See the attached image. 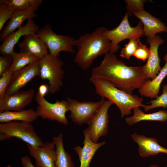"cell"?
<instances>
[{"instance_id": "cell-4", "label": "cell", "mask_w": 167, "mask_h": 167, "mask_svg": "<svg viewBox=\"0 0 167 167\" xmlns=\"http://www.w3.org/2000/svg\"><path fill=\"white\" fill-rule=\"evenodd\" d=\"M12 138L19 139L30 146L40 147L44 143L30 123L18 121L0 123V141Z\"/></svg>"}, {"instance_id": "cell-2", "label": "cell", "mask_w": 167, "mask_h": 167, "mask_svg": "<svg viewBox=\"0 0 167 167\" xmlns=\"http://www.w3.org/2000/svg\"><path fill=\"white\" fill-rule=\"evenodd\" d=\"M104 27L97 28L91 33L81 35L75 41L77 49L74 61L83 70L89 69L94 60L110 49V42L105 35Z\"/></svg>"}, {"instance_id": "cell-26", "label": "cell", "mask_w": 167, "mask_h": 167, "mask_svg": "<svg viewBox=\"0 0 167 167\" xmlns=\"http://www.w3.org/2000/svg\"><path fill=\"white\" fill-rule=\"evenodd\" d=\"M10 4L14 11L28 10L36 11L42 3L41 0H9Z\"/></svg>"}, {"instance_id": "cell-15", "label": "cell", "mask_w": 167, "mask_h": 167, "mask_svg": "<svg viewBox=\"0 0 167 167\" xmlns=\"http://www.w3.org/2000/svg\"><path fill=\"white\" fill-rule=\"evenodd\" d=\"M150 44V54L146 64L143 66L144 73L147 77L152 79L159 73L162 68L160 65V59L158 52L160 45L164 42V40L159 35L154 38L148 39Z\"/></svg>"}, {"instance_id": "cell-33", "label": "cell", "mask_w": 167, "mask_h": 167, "mask_svg": "<svg viewBox=\"0 0 167 167\" xmlns=\"http://www.w3.org/2000/svg\"><path fill=\"white\" fill-rule=\"evenodd\" d=\"M13 62L12 56L10 55L0 56V77L10 67Z\"/></svg>"}, {"instance_id": "cell-18", "label": "cell", "mask_w": 167, "mask_h": 167, "mask_svg": "<svg viewBox=\"0 0 167 167\" xmlns=\"http://www.w3.org/2000/svg\"><path fill=\"white\" fill-rule=\"evenodd\" d=\"M84 139L83 146L78 145L74 148V150L78 155L80 165L79 167H89L92 160L97 150L104 145L106 142L94 143L90 139L86 129L83 131Z\"/></svg>"}, {"instance_id": "cell-34", "label": "cell", "mask_w": 167, "mask_h": 167, "mask_svg": "<svg viewBox=\"0 0 167 167\" xmlns=\"http://www.w3.org/2000/svg\"><path fill=\"white\" fill-rule=\"evenodd\" d=\"M23 167H36L32 163L30 157L25 155L20 159Z\"/></svg>"}, {"instance_id": "cell-10", "label": "cell", "mask_w": 167, "mask_h": 167, "mask_svg": "<svg viewBox=\"0 0 167 167\" xmlns=\"http://www.w3.org/2000/svg\"><path fill=\"white\" fill-rule=\"evenodd\" d=\"M113 103L104 100L103 102L89 122L86 128L91 140L97 143L99 138L108 132L109 118L108 110Z\"/></svg>"}, {"instance_id": "cell-7", "label": "cell", "mask_w": 167, "mask_h": 167, "mask_svg": "<svg viewBox=\"0 0 167 167\" xmlns=\"http://www.w3.org/2000/svg\"><path fill=\"white\" fill-rule=\"evenodd\" d=\"M127 12L119 24L115 28L109 30L106 29L105 35L110 42V49L114 53L119 49V43L123 40L131 38L139 39L143 35V24L139 21L135 27H132L130 24Z\"/></svg>"}, {"instance_id": "cell-17", "label": "cell", "mask_w": 167, "mask_h": 167, "mask_svg": "<svg viewBox=\"0 0 167 167\" xmlns=\"http://www.w3.org/2000/svg\"><path fill=\"white\" fill-rule=\"evenodd\" d=\"M133 14L142 23L143 35L147 36L148 39L154 38L157 33L167 32L165 25L144 10L134 12Z\"/></svg>"}, {"instance_id": "cell-21", "label": "cell", "mask_w": 167, "mask_h": 167, "mask_svg": "<svg viewBox=\"0 0 167 167\" xmlns=\"http://www.w3.org/2000/svg\"><path fill=\"white\" fill-rule=\"evenodd\" d=\"M167 75V62L157 75L152 80H148L138 89L140 95L151 98L158 96L161 84Z\"/></svg>"}, {"instance_id": "cell-3", "label": "cell", "mask_w": 167, "mask_h": 167, "mask_svg": "<svg viewBox=\"0 0 167 167\" xmlns=\"http://www.w3.org/2000/svg\"><path fill=\"white\" fill-rule=\"evenodd\" d=\"M89 81L93 85L96 92L101 98H106L119 109L122 118L130 115L136 107H144L143 99L128 94L115 87L106 80L91 77Z\"/></svg>"}, {"instance_id": "cell-11", "label": "cell", "mask_w": 167, "mask_h": 167, "mask_svg": "<svg viewBox=\"0 0 167 167\" xmlns=\"http://www.w3.org/2000/svg\"><path fill=\"white\" fill-rule=\"evenodd\" d=\"M39 75V61L30 64L15 72L12 75L4 97L12 95L21 90L33 79Z\"/></svg>"}, {"instance_id": "cell-35", "label": "cell", "mask_w": 167, "mask_h": 167, "mask_svg": "<svg viewBox=\"0 0 167 167\" xmlns=\"http://www.w3.org/2000/svg\"><path fill=\"white\" fill-rule=\"evenodd\" d=\"M49 86L44 84L40 86L37 92L41 96L44 97L49 92Z\"/></svg>"}, {"instance_id": "cell-20", "label": "cell", "mask_w": 167, "mask_h": 167, "mask_svg": "<svg viewBox=\"0 0 167 167\" xmlns=\"http://www.w3.org/2000/svg\"><path fill=\"white\" fill-rule=\"evenodd\" d=\"M36 11L34 9H31L25 11H15L6 26L0 33V41H2L7 36L21 27L24 21L37 17V15L35 13Z\"/></svg>"}, {"instance_id": "cell-16", "label": "cell", "mask_w": 167, "mask_h": 167, "mask_svg": "<svg viewBox=\"0 0 167 167\" xmlns=\"http://www.w3.org/2000/svg\"><path fill=\"white\" fill-rule=\"evenodd\" d=\"M18 46L19 52L30 54L40 59L49 53L46 44L36 33L24 36Z\"/></svg>"}, {"instance_id": "cell-13", "label": "cell", "mask_w": 167, "mask_h": 167, "mask_svg": "<svg viewBox=\"0 0 167 167\" xmlns=\"http://www.w3.org/2000/svg\"><path fill=\"white\" fill-rule=\"evenodd\" d=\"M34 96L35 91L33 89L21 90L0 100V112L24 110L26 106L32 102Z\"/></svg>"}, {"instance_id": "cell-25", "label": "cell", "mask_w": 167, "mask_h": 167, "mask_svg": "<svg viewBox=\"0 0 167 167\" xmlns=\"http://www.w3.org/2000/svg\"><path fill=\"white\" fill-rule=\"evenodd\" d=\"M12 56L13 62L8 69L13 73L40 60L34 55L21 52L17 53L15 51Z\"/></svg>"}, {"instance_id": "cell-6", "label": "cell", "mask_w": 167, "mask_h": 167, "mask_svg": "<svg viewBox=\"0 0 167 167\" xmlns=\"http://www.w3.org/2000/svg\"><path fill=\"white\" fill-rule=\"evenodd\" d=\"M36 34L45 43L49 54L52 55L59 57L60 53L62 51L72 54L75 52L73 48L75 40L67 35L56 34L53 32L52 26L49 23L39 29Z\"/></svg>"}, {"instance_id": "cell-12", "label": "cell", "mask_w": 167, "mask_h": 167, "mask_svg": "<svg viewBox=\"0 0 167 167\" xmlns=\"http://www.w3.org/2000/svg\"><path fill=\"white\" fill-rule=\"evenodd\" d=\"M27 145L30 156L35 160L36 167H56L57 153L53 141L46 142L40 147Z\"/></svg>"}, {"instance_id": "cell-9", "label": "cell", "mask_w": 167, "mask_h": 167, "mask_svg": "<svg viewBox=\"0 0 167 167\" xmlns=\"http://www.w3.org/2000/svg\"><path fill=\"white\" fill-rule=\"evenodd\" d=\"M104 99L101 98V100L97 101L80 102L67 97L66 101L68 109L72 121L79 125L88 124L102 105Z\"/></svg>"}, {"instance_id": "cell-28", "label": "cell", "mask_w": 167, "mask_h": 167, "mask_svg": "<svg viewBox=\"0 0 167 167\" xmlns=\"http://www.w3.org/2000/svg\"><path fill=\"white\" fill-rule=\"evenodd\" d=\"M15 11L11 7L8 0L0 1V31L4 28L6 22L11 18Z\"/></svg>"}, {"instance_id": "cell-27", "label": "cell", "mask_w": 167, "mask_h": 167, "mask_svg": "<svg viewBox=\"0 0 167 167\" xmlns=\"http://www.w3.org/2000/svg\"><path fill=\"white\" fill-rule=\"evenodd\" d=\"M150 105H145L144 110L145 112L157 107H161L165 109L167 107V84L162 87V93L155 100L150 101L149 103Z\"/></svg>"}, {"instance_id": "cell-1", "label": "cell", "mask_w": 167, "mask_h": 167, "mask_svg": "<svg viewBox=\"0 0 167 167\" xmlns=\"http://www.w3.org/2000/svg\"><path fill=\"white\" fill-rule=\"evenodd\" d=\"M104 55L100 65L92 69L91 77L105 79L131 94L150 79L146 76L143 66H127L110 51Z\"/></svg>"}, {"instance_id": "cell-32", "label": "cell", "mask_w": 167, "mask_h": 167, "mask_svg": "<svg viewBox=\"0 0 167 167\" xmlns=\"http://www.w3.org/2000/svg\"><path fill=\"white\" fill-rule=\"evenodd\" d=\"M150 52V48L143 45L140 41L138 47L135 51L133 56L138 59L145 61L148 59Z\"/></svg>"}, {"instance_id": "cell-37", "label": "cell", "mask_w": 167, "mask_h": 167, "mask_svg": "<svg viewBox=\"0 0 167 167\" xmlns=\"http://www.w3.org/2000/svg\"><path fill=\"white\" fill-rule=\"evenodd\" d=\"M149 167H160L158 165H150Z\"/></svg>"}, {"instance_id": "cell-24", "label": "cell", "mask_w": 167, "mask_h": 167, "mask_svg": "<svg viewBox=\"0 0 167 167\" xmlns=\"http://www.w3.org/2000/svg\"><path fill=\"white\" fill-rule=\"evenodd\" d=\"M52 141L55 144L57 153L56 167H75L71 156L65 150L62 134L60 133L53 137Z\"/></svg>"}, {"instance_id": "cell-31", "label": "cell", "mask_w": 167, "mask_h": 167, "mask_svg": "<svg viewBox=\"0 0 167 167\" xmlns=\"http://www.w3.org/2000/svg\"><path fill=\"white\" fill-rule=\"evenodd\" d=\"M146 1L143 0H125L127 5V12L128 15L131 16L134 12L144 10V3Z\"/></svg>"}, {"instance_id": "cell-36", "label": "cell", "mask_w": 167, "mask_h": 167, "mask_svg": "<svg viewBox=\"0 0 167 167\" xmlns=\"http://www.w3.org/2000/svg\"><path fill=\"white\" fill-rule=\"evenodd\" d=\"M164 59L165 62H167V53L165 56L164 58Z\"/></svg>"}, {"instance_id": "cell-30", "label": "cell", "mask_w": 167, "mask_h": 167, "mask_svg": "<svg viewBox=\"0 0 167 167\" xmlns=\"http://www.w3.org/2000/svg\"><path fill=\"white\" fill-rule=\"evenodd\" d=\"M8 69L0 78V100L4 97L6 89L13 74Z\"/></svg>"}, {"instance_id": "cell-5", "label": "cell", "mask_w": 167, "mask_h": 167, "mask_svg": "<svg viewBox=\"0 0 167 167\" xmlns=\"http://www.w3.org/2000/svg\"><path fill=\"white\" fill-rule=\"evenodd\" d=\"M63 62L58 57L49 53L39 61V75L43 80H47L49 85V93L53 94L59 91L62 86L65 71Z\"/></svg>"}, {"instance_id": "cell-38", "label": "cell", "mask_w": 167, "mask_h": 167, "mask_svg": "<svg viewBox=\"0 0 167 167\" xmlns=\"http://www.w3.org/2000/svg\"><path fill=\"white\" fill-rule=\"evenodd\" d=\"M5 167H12V166L10 165H8L6 166Z\"/></svg>"}, {"instance_id": "cell-22", "label": "cell", "mask_w": 167, "mask_h": 167, "mask_svg": "<svg viewBox=\"0 0 167 167\" xmlns=\"http://www.w3.org/2000/svg\"><path fill=\"white\" fill-rule=\"evenodd\" d=\"M136 107L133 110V115L125 118L127 124L131 126L139 122L146 121H155L164 122L167 121V111L163 110L150 113H146L139 108Z\"/></svg>"}, {"instance_id": "cell-8", "label": "cell", "mask_w": 167, "mask_h": 167, "mask_svg": "<svg viewBox=\"0 0 167 167\" xmlns=\"http://www.w3.org/2000/svg\"><path fill=\"white\" fill-rule=\"evenodd\" d=\"M35 99L37 104L36 111L38 117L64 125L68 124L66 115V112L68 111L66 100H57L54 103H50L37 92Z\"/></svg>"}, {"instance_id": "cell-29", "label": "cell", "mask_w": 167, "mask_h": 167, "mask_svg": "<svg viewBox=\"0 0 167 167\" xmlns=\"http://www.w3.org/2000/svg\"><path fill=\"white\" fill-rule=\"evenodd\" d=\"M140 41L139 39H129V42L125 45V47L121 51L120 56L127 59H130L138 47Z\"/></svg>"}, {"instance_id": "cell-19", "label": "cell", "mask_w": 167, "mask_h": 167, "mask_svg": "<svg viewBox=\"0 0 167 167\" xmlns=\"http://www.w3.org/2000/svg\"><path fill=\"white\" fill-rule=\"evenodd\" d=\"M131 137L139 146V155L143 158L156 156L161 153L167 154V149L160 145L156 139L134 133Z\"/></svg>"}, {"instance_id": "cell-23", "label": "cell", "mask_w": 167, "mask_h": 167, "mask_svg": "<svg viewBox=\"0 0 167 167\" xmlns=\"http://www.w3.org/2000/svg\"><path fill=\"white\" fill-rule=\"evenodd\" d=\"M38 118L36 110L33 108L19 111H4L0 112V122L11 121L25 122L31 123Z\"/></svg>"}, {"instance_id": "cell-14", "label": "cell", "mask_w": 167, "mask_h": 167, "mask_svg": "<svg viewBox=\"0 0 167 167\" xmlns=\"http://www.w3.org/2000/svg\"><path fill=\"white\" fill-rule=\"evenodd\" d=\"M39 26L32 19L28 20L27 23L16 31L7 36L3 41L0 46L1 55H11L15 52L14 48L22 36L28 34L36 33L39 30Z\"/></svg>"}]
</instances>
